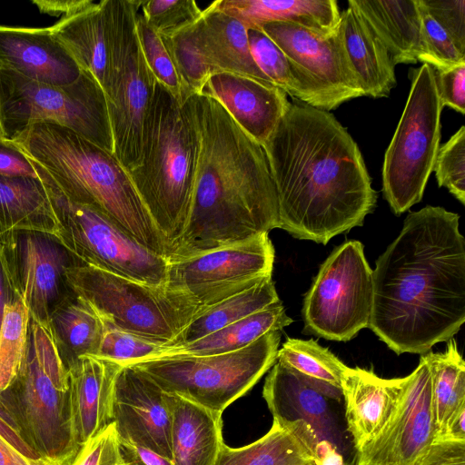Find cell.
Returning a JSON list of instances; mask_svg holds the SVG:
<instances>
[{"label":"cell","instance_id":"1","mask_svg":"<svg viewBox=\"0 0 465 465\" xmlns=\"http://www.w3.org/2000/svg\"><path fill=\"white\" fill-rule=\"evenodd\" d=\"M460 215L427 205L410 213L372 270L368 328L391 351L425 354L465 322V241Z\"/></svg>","mask_w":465,"mask_h":465},{"label":"cell","instance_id":"2","mask_svg":"<svg viewBox=\"0 0 465 465\" xmlns=\"http://www.w3.org/2000/svg\"><path fill=\"white\" fill-rule=\"evenodd\" d=\"M262 147L279 228L294 238L326 244L374 210L378 195L360 148L331 113L290 103Z\"/></svg>","mask_w":465,"mask_h":465},{"label":"cell","instance_id":"3","mask_svg":"<svg viewBox=\"0 0 465 465\" xmlns=\"http://www.w3.org/2000/svg\"><path fill=\"white\" fill-rule=\"evenodd\" d=\"M198 134L186 228L167 260L190 258L279 228L276 189L265 151L215 99L184 101Z\"/></svg>","mask_w":465,"mask_h":465},{"label":"cell","instance_id":"4","mask_svg":"<svg viewBox=\"0 0 465 465\" xmlns=\"http://www.w3.org/2000/svg\"><path fill=\"white\" fill-rule=\"evenodd\" d=\"M69 201L91 207L154 253L169 249L116 156L72 130L35 123L13 140Z\"/></svg>","mask_w":465,"mask_h":465},{"label":"cell","instance_id":"5","mask_svg":"<svg viewBox=\"0 0 465 465\" xmlns=\"http://www.w3.org/2000/svg\"><path fill=\"white\" fill-rule=\"evenodd\" d=\"M197 154L198 134L189 108L155 80L140 159L128 173L169 253L189 219Z\"/></svg>","mask_w":465,"mask_h":465},{"label":"cell","instance_id":"6","mask_svg":"<svg viewBox=\"0 0 465 465\" xmlns=\"http://www.w3.org/2000/svg\"><path fill=\"white\" fill-rule=\"evenodd\" d=\"M0 417L52 465H70L78 452L68 370L48 324L31 320L22 369L0 392Z\"/></svg>","mask_w":465,"mask_h":465},{"label":"cell","instance_id":"7","mask_svg":"<svg viewBox=\"0 0 465 465\" xmlns=\"http://www.w3.org/2000/svg\"><path fill=\"white\" fill-rule=\"evenodd\" d=\"M71 290L114 327L171 344L204 310L186 292L151 285L89 265L66 269Z\"/></svg>","mask_w":465,"mask_h":465},{"label":"cell","instance_id":"8","mask_svg":"<svg viewBox=\"0 0 465 465\" xmlns=\"http://www.w3.org/2000/svg\"><path fill=\"white\" fill-rule=\"evenodd\" d=\"M0 122L11 141L35 123L51 122L114 153L105 94L85 72L72 84L56 85L0 70Z\"/></svg>","mask_w":465,"mask_h":465},{"label":"cell","instance_id":"9","mask_svg":"<svg viewBox=\"0 0 465 465\" xmlns=\"http://www.w3.org/2000/svg\"><path fill=\"white\" fill-rule=\"evenodd\" d=\"M281 331H272L247 347L207 356H169L134 365L164 391L223 412L245 395L275 363Z\"/></svg>","mask_w":465,"mask_h":465},{"label":"cell","instance_id":"10","mask_svg":"<svg viewBox=\"0 0 465 465\" xmlns=\"http://www.w3.org/2000/svg\"><path fill=\"white\" fill-rule=\"evenodd\" d=\"M434 69L422 64L411 90L382 164V192L396 215L420 203L433 172L440 141V115Z\"/></svg>","mask_w":465,"mask_h":465},{"label":"cell","instance_id":"11","mask_svg":"<svg viewBox=\"0 0 465 465\" xmlns=\"http://www.w3.org/2000/svg\"><path fill=\"white\" fill-rule=\"evenodd\" d=\"M139 9L140 1L108 0L110 68L104 94L114 154L127 171L140 159L143 120L155 84L136 34Z\"/></svg>","mask_w":465,"mask_h":465},{"label":"cell","instance_id":"12","mask_svg":"<svg viewBox=\"0 0 465 465\" xmlns=\"http://www.w3.org/2000/svg\"><path fill=\"white\" fill-rule=\"evenodd\" d=\"M34 167L47 190L58 222L56 240L75 260L146 284H166V257L139 244L96 210L66 199Z\"/></svg>","mask_w":465,"mask_h":465},{"label":"cell","instance_id":"13","mask_svg":"<svg viewBox=\"0 0 465 465\" xmlns=\"http://www.w3.org/2000/svg\"><path fill=\"white\" fill-rule=\"evenodd\" d=\"M373 301L372 270L361 242L336 247L321 265L305 295L304 332L347 341L368 328Z\"/></svg>","mask_w":465,"mask_h":465},{"label":"cell","instance_id":"14","mask_svg":"<svg viewBox=\"0 0 465 465\" xmlns=\"http://www.w3.org/2000/svg\"><path fill=\"white\" fill-rule=\"evenodd\" d=\"M166 284L209 307L272 276L274 248L268 233L180 260H167Z\"/></svg>","mask_w":465,"mask_h":465},{"label":"cell","instance_id":"15","mask_svg":"<svg viewBox=\"0 0 465 465\" xmlns=\"http://www.w3.org/2000/svg\"><path fill=\"white\" fill-rule=\"evenodd\" d=\"M435 438L431 373L421 355L381 430L355 452L353 465H420Z\"/></svg>","mask_w":465,"mask_h":465},{"label":"cell","instance_id":"16","mask_svg":"<svg viewBox=\"0 0 465 465\" xmlns=\"http://www.w3.org/2000/svg\"><path fill=\"white\" fill-rule=\"evenodd\" d=\"M261 28L311 82L329 112L341 104L364 96L346 55L339 25L330 35H321L288 22H268Z\"/></svg>","mask_w":465,"mask_h":465},{"label":"cell","instance_id":"17","mask_svg":"<svg viewBox=\"0 0 465 465\" xmlns=\"http://www.w3.org/2000/svg\"><path fill=\"white\" fill-rule=\"evenodd\" d=\"M15 290L27 307L31 320L48 324L54 310L73 291L66 269L83 265L53 236L16 232L2 245Z\"/></svg>","mask_w":465,"mask_h":465},{"label":"cell","instance_id":"18","mask_svg":"<svg viewBox=\"0 0 465 465\" xmlns=\"http://www.w3.org/2000/svg\"><path fill=\"white\" fill-rule=\"evenodd\" d=\"M113 422L120 440L171 459L170 394L134 365L122 366L116 376Z\"/></svg>","mask_w":465,"mask_h":465},{"label":"cell","instance_id":"19","mask_svg":"<svg viewBox=\"0 0 465 465\" xmlns=\"http://www.w3.org/2000/svg\"><path fill=\"white\" fill-rule=\"evenodd\" d=\"M0 70L56 85L72 84L83 71L50 27L0 25Z\"/></svg>","mask_w":465,"mask_h":465},{"label":"cell","instance_id":"20","mask_svg":"<svg viewBox=\"0 0 465 465\" xmlns=\"http://www.w3.org/2000/svg\"><path fill=\"white\" fill-rule=\"evenodd\" d=\"M262 397L273 420L279 422L303 421L312 429L320 441L330 442L341 453V434L330 405L334 401L320 392L302 375L276 361L265 379Z\"/></svg>","mask_w":465,"mask_h":465},{"label":"cell","instance_id":"21","mask_svg":"<svg viewBox=\"0 0 465 465\" xmlns=\"http://www.w3.org/2000/svg\"><path fill=\"white\" fill-rule=\"evenodd\" d=\"M200 94L218 101L238 125L262 145L284 114L290 102L280 88L229 74H213Z\"/></svg>","mask_w":465,"mask_h":465},{"label":"cell","instance_id":"22","mask_svg":"<svg viewBox=\"0 0 465 465\" xmlns=\"http://www.w3.org/2000/svg\"><path fill=\"white\" fill-rule=\"evenodd\" d=\"M408 382L383 379L371 371L347 367L341 377L347 431L357 452L384 427L394 412Z\"/></svg>","mask_w":465,"mask_h":465},{"label":"cell","instance_id":"23","mask_svg":"<svg viewBox=\"0 0 465 465\" xmlns=\"http://www.w3.org/2000/svg\"><path fill=\"white\" fill-rule=\"evenodd\" d=\"M122 365L84 355L68 368L74 428L82 446L113 422L114 383Z\"/></svg>","mask_w":465,"mask_h":465},{"label":"cell","instance_id":"24","mask_svg":"<svg viewBox=\"0 0 465 465\" xmlns=\"http://www.w3.org/2000/svg\"><path fill=\"white\" fill-rule=\"evenodd\" d=\"M50 28L80 69L91 74L104 93L110 68L108 0L90 1Z\"/></svg>","mask_w":465,"mask_h":465},{"label":"cell","instance_id":"25","mask_svg":"<svg viewBox=\"0 0 465 465\" xmlns=\"http://www.w3.org/2000/svg\"><path fill=\"white\" fill-rule=\"evenodd\" d=\"M170 394L171 460L174 465H214L224 444L223 413Z\"/></svg>","mask_w":465,"mask_h":465},{"label":"cell","instance_id":"26","mask_svg":"<svg viewBox=\"0 0 465 465\" xmlns=\"http://www.w3.org/2000/svg\"><path fill=\"white\" fill-rule=\"evenodd\" d=\"M320 440L303 421L279 422L257 440L239 448L225 443L214 465H318Z\"/></svg>","mask_w":465,"mask_h":465},{"label":"cell","instance_id":"27","mask_svg":"<svg viewBox=\"0 0 465 465\" xmlns=\"http://www.w3.org/2000/svg\"><path fill=\"white\" fill-rule=\"evenodd\" d=\"M386 48L394 65L420 62L421 14L419 0H349Z\"/></svg>","mask_w":465,"mask_h":465},{"label":"cell","instance_id":"28","mask_svg":"<svg viewBox=\"0 0 465 465\" xmlns=\"http://www.w3.org/2000/svg\"><path fill=\"white\" fill-rule=\"evenodd\" d=\"M339 31L364 95L372 98L389 96L396 85L395 65L384 45L349 3L347 9L341 13Z\"/></svg>","mask_w":465,"mask_h":465},{"label":"cell","instance_id":"29","mask_svg":"<svg viewBox=\"0 0 465 465\" xmlns=\"http://www.w3.org/2000/svg\"><path fill=\"white\" fill-rule=\"evenodd\" d=\"M19 232L45 233L57 239L59 225L38 176L0 175V244Z\"/></svg>","mask_w":465,"mask_h":465},{"label":"cell","instance_id":"30","mask_svg":"<svg viewBox=\"0 0 465 465\" xmlns=\"http://www.w3.org/2000/svg\"><path fill=\"white\" fill-rule=\"evenodd\" d=\"M210 5L240 20L247 28L268 22H288L330 35L341 19L335 0H218Z\"/></svg>","mask_w":465,"mask_h":465},{"label":"cell","instance_id":"31","mask_svg":"<svg viewBox=\"0 0 465 465\" xmlns=\"http://www.w3.org/2000/svg\"><path fill=\"white\" fill-rule=\"evenodd\" d=\"M199 25L213 74L229 73L273 85L252 58L244 24L209 5L203 10Z\"/></svg>","mask_w":465,"mask_h":465},{"label":"cell","instance_id":"32","mask_svg":"<svg viewBox=\"0 0 465 465\" xmlns=\"http://www.w3.org/2000/svg\"><path fill=\"white\" fill-rule=\"evenodd\" d=\"M48 325L66 368L81 356L97 355L104 322L83 297L74 292L68 295L51 313Z\"/></svg>","mask_w":465,"mask_h":465},{"label":"cell","instance_id":"33","mask_svg":"<svg viewBox=\"0 0 465 465\" xmlns=\"http://www.w3.org/2000/svg\"><path fill=\"white\" fill-rule=\"evenodd\" d=\"M292 322L281 302L194 341L172 346L165 357L207 356L235 351L247 347L269 331H281Z\"/></svg>","mask_w":465,"mask_h":465},{"label":"cell","instance_id":"34","mask_svg":"<svg viewBox=\"0 0 465 465\" xmlns=\"http://www.w3.org/2000/svg\"><path fill=\"white\" fill-rule=\"evenodd\" d=\"M424 355L431 373L435 440L445 434L456 418L465 414V361L453 339L449 340L445 351Z\"/></svg>","mask_w":465,"mask_h":465},{"label":"cell","instance_id":"35","mask_svg":"<svg viewBox=\"0 0 465 465\" xmlns=\"http://www.w3.org/2000/svg\"><path fill=\"white\" fill-rule=\"evenodd\" d=\"M281 302L272 276L204 310L170 344L194 341L254 312Z\"/></svg>","mask_w":465,"mask_h":465},{"label":"cell","instance_id":"36","mask_svg":"<svg viewBox=\"0 0 465 465\" xmlns=\"http://www.w3.org/2000/svg\"><path fill=\"white\" fill-rule=\"evenodd\" d=\"M276 360L329 399L338 402L342 399L341 377L348 366L316 341L288 338L278 350Z\"/></svg>","mask_w":465,"mask_h":465},{"label":"cell","instance_id":"37","mask_svg":"<svg viewBox=\"0 0 465 465\" xmlns=\"http://www.w3.org/2000/svg\"><path fill=\"white\" fill-rule=\"evenodd\" d=\"M248 40L256 65L274 86L301 103L322 110L313 85L261 28H248Z\"/></svg>","mask_w":465,"mask_h":465},{"label":"cell","instance_id":"38","mask_svg":"<svg viewBox=\"0 0 465 465\" xmlns=\"http://www.w3.org/2000/svg\"><path fill=\"white\" fill-rule=\"evenodd\" d=\"M199 20L172 35H161L183 86L182 103L191 94H200L213 74L201 38Z\"/></svg>","mask_w":465,"mask_h":465},{"label":"cell","instance_id":"39","mask_svg":"<svg viewBox=\"0 0 465 465\" xmlns=\"http://www.w3.org/2000/svg\"><path fill=\"white\" fill-rule=\"evenodd\" d=\"M30 323V312L13 288L5 306L0 328V392L15 381L22 369Z\"/></svg>","mask_w":465,"mask_h":465},{"label":"cell","instance_id":"40","mask_svg":"<svg viewBox=\"0 0 465 465\" xmlns=\"http://www.w3.org/2000/svg\"><path fill=\"white\" fill-rule=\"evenodd\" d=\"M171 350L167 342L125 331L104 322V333L96 356L125 366L165 357Z\"/></svg>","mask_w":465,"mask_h":465},{"label":"cell","instance_id":"41","mask_svg":"<svg viewBox=\"0 0 465 465\" xmlns=\"http://www.w3.org/2000/svg\"><path fill=\"white\" fill-rule=\"evenodd\" d=\"M136 34L143 58L154 79L182 102L183 86L161 35L138 15Z\"/></svg>","mask_w":465,"mask_h":465},{"label":"cell","instance_id":"42","mask_svg":"<svg viewBox=\"0 0 465 465\" xmlns=\"http://www.w3.org/2000/svg\"><path fill=\"white\" fill-rule=\"evenodd\" d=\"M142 16L160 35L168 36L200 19L203 10L193 0L140 1Z\"/></svg>","mask_w":465,"mask_h":465},{"label":"cell","instance_id":"43","mask_svg":"<svg viewBox=\"0 0 465 465\" xmlns=\"http://www.w3.org/2000/svg\"><path fill=\"white\" fill-rule=\"evenodd\" d=\"M433 171L440 187H445L465 204V126L440 146Z\"/></svg>","mask_w":465,"mask_h":465},{"label":"cell","instance_id":"44","mask_svg":"<svg viewBox=\"0 0 465 465\" xmlns=\"http://www.w3.org/2000/svg\"><path fill=\"white\" fill-rule=\"evenodd\" d=\"M421 14L422 53L420 62L435 70L465 63V54L455 45L449 34L428 14L419 0Z\"/></svg>","mask_w":465,"mask_h":465},{"label":"cell","instance_id":"45","mask_svg":"<svg viewBox=\"0 0 465 465\" xmlns=\"http://www.w3.org/2000/svg\"><path fill=\"white\" fill-rule=\"evenodd\" d=\"M70 465H126L114 423L84 442Z\"/></svg>","mask_w":465,"mask_h":465},{"label":"cell","instance_id":"46","mask_svg":"<svg viewBox=\"0 0 465 465\" xmlns=\"http://www.w3.org/2000/svg\"><path fill=\"white\" fill-rule=\"evenodd\" d=\"M420 1L428 14L449 34L457 48L465 54V1Z\"/></svg>","mask_w":465,"mask_h":465},{"label":"cell","instance_id":"47","mask_svg":"<svg viewBox=\"0 0 465 465\" xmlns=\"http://www.w3.org/2000/svg\"><path fill=\"white\" fill-rule=\"evenodd\" d=\"M436 85L442 106L465 113V63L435 70Z\"/></svg>","mask_w":465,"mask_h":465},{"label":"cell","instance_id":"48","mask_svg":"<svg viewBox=\"0 0 465 465\" xmlns=\"http://www.w3.org/2000/svg\"><path fill=\"white\" fill-rule=\"evenodd\" d=\"M0 175L38 176L33 163L19 146L3 136H0Z\"/></svg>","mask_w":465,"mask_h":465},{"label":"cell","instance_id":"49","mask_svg":"<svg viewBox=\"0 0 465 465\" xmlns=\"http://www.w3.org/2000/svg\"><path fill=\"white\" fill-rule=\"evenodd\" d=\"M420 465H465V440H434Z\"/></svg>","mask_w":465,"mask_h":465},{"label":"cell","instance_id":"50","mask_svg":"<svg viewBox=\"0 0 465 465\" xmlns=\"http://www.w3.org/2000/svg\"><path fill=\"white\" fill-rule=\"evenodd\" d=\"M126 465H174L171 459L143 447L120 440Z\"/></svg>","mask_w":465,"mask_h":465},{"label":"cell","instance_id":"51","mask_svg":"<svg viewBox=\"0 0 465 465\" xmlns=\"http://www.w3.org/2000/svg\"><path fill=\"white\" fill-rule=\"evenodd\" d=\"M0 465H52L43 459L28 458L0 435Z\"/></svg>","mask_w":465,"mask_h":465},{"label":"cell","instance_id":"52","mask_svg":"<svg viewBox=\"0 0 465 465\" xmlns=\"http://www.w3.org/2000/svg\"><path fill=\"white\" fill-rule=\"evenodd\" d=\"M90 0L33 1L41 13L54 16L66 15L85 6Z\"/></svg>","mask_w":465,"mask_h":465},{"label":"cell","instance_id":"53","mask_svg":"<svg viewBox=\"0 0 465 465\" xmlns=\"http://www.w3.org/2000/svg\"><path fill=\"white\" fill-rule=\"evenodd\" d=\"M14 286L15 284L12 279L10 268L2 248L0 252V328L3 321L5 306Z\"/></svg>","mask_w":465,"mask_h":465},{"label":"cell","instance_id":"54","mask_svg":"<svg viewBox=\"0 0 465 465\" xmlns=\"http://www.w3.org/2000/svg\"><path fill=\"white\" fill-rule=\"evenodd\" d=\"M316 458L318 465H347L342 454L325 440L319 442Z\"/></svg>","mask_w":465,"mask_h":465},{"label":"cell","instance_id":"55","mask_svg":"<svg viewBox=\"0 0 465 465\" xmlns=\"http://www.w3.org/2000/svg\"><path fill=\"white\" fill-rule=\"evenodd\" d=\"M0 435L26 457L32 459H41L24 442V440L13 430V428L8 425L1 417Z\"/></svg>","mask_w":465,"mask_h":465},{"label":"cell","instance_id":"56","mask_svg":"<svg viewBox=\"0 0 465 465\" xmlns=\"http://www.w3.org/2000/svg\"><path fill=\"white\" fill-rule=\"evenodd\" d=\"M0 136H3V131H2L1 122H0ZM3 137H4V136H3Z\"/></svg>","mask_w":465,"mask_h":465},{"label":"cell","instance_id":"57","mask_svg":"<svg viewBox=\"0 0 465 465\" xmlns=\"http://www.w3.org/2000/svg\"><path fill=\"white\" fill-rule=\"evenodd\" d=\"M1 251H2V245L0 244V252H1Z\"/></svg>","mask_w":465,"mask_h":465}]
</instances>
